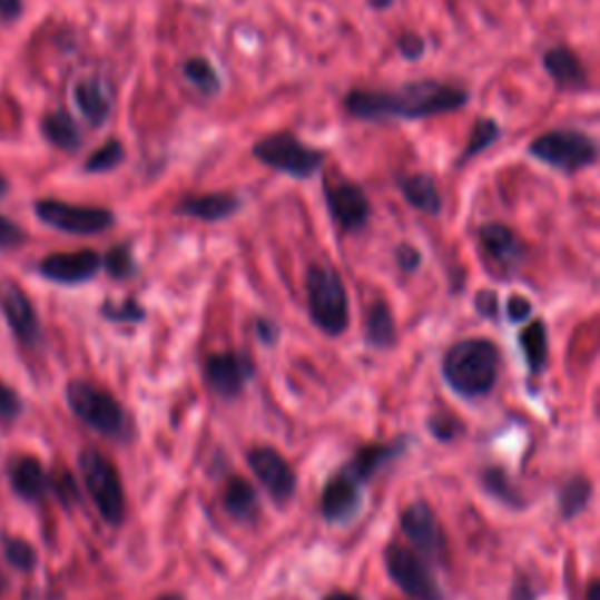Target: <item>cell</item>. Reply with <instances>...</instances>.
<instances>
[{"instance_id": "obj_11", "label": "cell", "mask_w": 600, "mask_h": 600, "mask_svg": "<svg viewBox=\"0 0 600 600\" xmlns=\"http://www.w3.org/2000/svg\"><path fill=\"white\" fill-rule=\"evenodd\" d=\"M402 530L411 544L434 561L446 559V540L434 517V511L425 502L411 504L402 514Z\"/></svg>"}, {"instance_id": "obj_3", "label": "cell", "mask_w": 600, "mask_h": 600, "mask_svg": "<svg viewBox=\"0 0 600 600\" xmlns=\"http://www.w3.org/2000/svg\"><path fill=\"white\" fill-rule=\"evenodd\" d=\"M307 313L326 336H341L350 324V298L341 275L331 265H309L305 275Z\"/></svg>"}, {"instance_id": "obj_21", "label": "cell", "mask_w": 600, "mask_h": 600, "mask_svg": "<svg viewBox=\"0 0 600 600\" xmlns=\"http://www.w3.org/2000/svg\"><path fill=\"white\" fill-rule=\"evenodd\" d=\"M406 203L427 216H436L441 212V195L430 174H404L396 179Z\"/></svg>"}, {"instance_id": "obj_19", "label": "cell", "mask_w": 600, "mask_h": 600, "mask_svg": "<svg viewBox=\"0 0 600 600\" xmlns=\"http://www.w3.org/2000/svg\"><path fill=\"white\" fill-rule=\"evenodd\" d=\"M242 203L233 193H209V195H190L184 203L176 205V214L190 216L197 220H207V224H216V220H228L239 212Z\"/></svg>"}, {"instance_id": "obj_1", "label": "cell", "mask_w": 600, "mask_h": 600, "mask_svg": "<svg viewBox=\"0 0 600 600\" xmlns=\"http://www.w3.org/2000/svg\"><path fill=\"white\" fill-rule=\"evenodd\" d=\"M470 95L455 85L439 80L406 82L399 90H352L345 97V110L352 118L368 122L422 120L453 114L464 108Z\"/></svg>"}, {"instance_id": "obj_29", "label": "cell", "mask_w": 600, "mask_h": 600, "mask_svg": "<svg viewBox=\"0 0 600 600\" xmlns=\"http://www.w3.org/2000/svg\"><path fill=\"white\" fill-rule=\"evenodd\" d=\"M125 163V146L118 139L106 141L101 148H97L85 163L87 174H106L114 171Z\"/></svg>"}, {"instance_id": "obj_25", "label": "cell", "mask_w": 600, "mask_h": 600, "mask_svg": "<svg viewBox=\"0 0 600 600\" xmlns=\"http://www.w3.org/2000/svg\"><path fill=\"white\" fill-rule=\"evenodd\" d=\"M224 504L228 509V514L237 521H252L258 514V498L249 481H244L239 476L230 479L226 485Z\"/></svg>"}, {"instance_id": "obj_43", "label": "cell", "mask_w": 600, "mask_h": 600, "mask_svg": "<svg viewBox=\"0 0 600 600\" xmlns=\"http://www.w3.org/2000/svg\"><path fill=\"white\" fill-rule=\"evenodd\" d=\"M587 600H600V582H593L587 591Z\"/></svg>"}, {"instance_id": "obj_2", "label": "cell", "mask_w": 600, "mask_h": 600, "mask_svg": "<svg viewBox=\"0 0 600 600\" xmlns=\"http://www.w3.org/2000/svg\"><path fill=\"white\" fill-rule=\"evenodd\" d=\"M500 350L485 338L455 343L443 357V377L460 396H483L495 387Z\"/></svg>"}, {"instance_id": "obj_40", "label": "cell", "mask_w": 600, "mask_h": 600, "mask_svg": "<svg viewBox=\"0 0 600 600\" xmlns=\"http://www.w3.org/2000/svg\"><path fill=\"white\" fill-rule=\"evenodd\" d=\"M530 313H532V305L523 296H511L506 301V315L511 322H525Z\"/></svg>"}, {"instance_id": "obj_38", "label": "cell", "mask_w": 600, "mask_h": 600, "mask_svg": "<svg viewBox=\"0 0 600 600\" xmlns=\"http://www.w3.org/2000/svg\"><path fill=\"white\" fill-rule=\"evenodd\" d=\"M254 331H256V336H258V341L263 345H275L277 338H279V326L268 317H258L254 322Z\"/></svg>"}, {"instance_id": "obj_32", "label": "cell", "mask_w": 600, "mask_h": 600, "mask_svg": "<svg viewBox=\"0 0 600 600\" xmlns=\"http://www.w3.org/2000/svg\"><path fill=\"white\" fill-rule=\"evenodd\" d=\"M104 268L114 279H129L137 275V263L129 247H114L104 256Z\"/></svg>"}, {"instance_id": "obj_15", "label": "cell", "mask_w": 600, "mask_h": 600, "mask_svg": "<svg viewBox=\"0 0 600 600\" xmlns=\"http://www.w3.org/2000/svg\"><path fill=\"white\" fill-rule=\"evenodd\" d=\"M479 239L488 258H491V263L504 277L514 275L521 268L525 252L514 230L504 224H485L479 230Z\"/></svg>"}, {"instance_id": "obj_20", "label": "cell", "mask_w": 600, "mask_h": 600, "mask_svg": "<svg viewBox=\"0 0 600 600\" xmlns=\"http://www.w3.org/2000/svg\"><path fill=\"white\" fill-rule=\"evenodd\" d=\"M542 63H544V71L549 73V78L555 82L559 90L574 92V90H582V87L587 85L584 63L572 50L563 46L547 50L542 57Z\"/></svg>"}, {"instance_id": "obj_22", "label": "cell", "mask_w": 600, "mask_h": 600, "mask_svg": "<svg viewBox=\"0 0 600 600\" xmlns=\"http://www.w3.org/2000/svg\"><path fill=\"white\" fill-rule=\"evenodd\" d=\"M40 129H42V137H46L59 150L73 153L82 144V131L78 122L66 114V110H50V114L42 116Z\"/></svg>"}, {"instance_id": "obj_8", "label": "cell", "mask_w": 600, "mask_h": 600, "mask_svg": "<svg viewBox=\"0 0 600 600\" xmlns=\"http://www.w3.org/2000/svg\"><path fill=\"white\" fill-rule=\"evenodd\" d=\"M36 216L42 224L69 235H99L116 226V214L101 207H80L66 205L59 199H40L36 203Z\"/></svg>"}, {"instance_id": "obj_16", "label": "cell", "mask_w": 600, "mask_h": 600, "mask_svg": "<svg viewBox=\"0 0 600 600\" xmlns=\"http://www.w3.org/2000/svg\"><path fill=\"white\" fill-rule=\"evenodd\" d=\"M360 483L362 481L354 476L347 466L345 472L333 476L322 493V514L328 521H347L350 517L357 514V509L362 504Z\"/></svg>"}, {"instance_id": "obj_24", "label": "cell", "mask_w": 600, "mask_h": 600, "mask_svg": "<svg viewBox=\"0 0 600 600\" xmlns=\"http://www.w3.org/2000/svg\"><path fill=\"white\" fill-rule=\"evenodd\" d=\"M364 333H366V343L371 347L385 350L392 347L396 341V326H394V317L392 309L387 303L377 301L368 307L366 313V324H364Z\"/></svg>"}, {"instance_id": "obj_47", "label": "cell", "mask_w": 600, "mask_h": 600, "mask_svg": "<svg viewBox=\"0 0 600 600\" xmlns=\"http://www.w3.org/2000/svg\"><path fill=\"white\" fill-rule=\"evenodd\" d=\"M155 600H184L179 596H163V598H155Z\"/></svg>"}, {"instance_id": "obj_26", "label": "cell", "mask_w": 600, "mask_h": 600, "mask_svg": "<svg viewBox=\"0 0 600 600\" xmlns=\"http://www.w3.org/2000/svg\"><path fill=\"white\" fill-rule=\"evenodd\" d=\"M521 350L525 354V362L532 373H540L547 364L549 341H547V326L544 322H532L521 331Z\"/></svg>"}, {"instance_id": "obj_9", "label": "cell", "mask_w": 600, "mask_h": 600, "mask_svg": "<svg viewBox=\"0 0 600 600\" xmlns=\"http://www.w3.org/2000/svg\"><path fill=\"white\" fill-rule=\"evenodd\" d=\"M385 565L396 587L413 600H443L434 574L411 549L402 544H390L385 551Z\"/></svg>"}, {"instance_id": "obj_6", "label": "cell", "mask_w": 600, "mask_h": 600, "mask_svg": "<svg viewBox=\"0 0 600 600\" xmlns=\"http://www.w3.org/2000/svg\"><path fill=\"white\" fill-rule=\"evenodd\" d=\"M252 153L260 165L294 176V179H309L324 165L322 150L301 144L294 135H286V131L263 137Z\"/></svg>"}, {"instance_id": "obj_4", "label": "cell", "mask_w": 600, "mask_h": 600, "mask_svg": "<svg viewBox=\"0 0 600 600\" xmlns=\"http://www.w3.org/2000/svg\"><path fill=\"white\" fill-rule=\"evenodd\" d=\"M66 402L87 427L97 430L110 439H125L129 434V422L122 406L106 390L92 383L73 381L66 387Z\"/></svg>"}, {"instance_id": "obj_33", "label": "cell", "mask_w": 600, "mask_h": 600, "mask_svg": "<svg viewBox=\"0 0 600 600\" xmlns=\"http://www.w3.org/2000/svg\"><path fill=\"white\" fill-rule=\"evenodd\" d=\"M3 551L6 559L10 565H14L17 570H33L36 565V551L29 542L19 540V538H6L3 540Z\"/></svg>"}, {"instance_id": "obj_5", "label": "cell", "mask_w": 600, "mask_h": 600, "mask_svg": "<svg viewBox=\"0 0 600 600\" xmlns=\"http://www.w3.org/2000/svg\"><path fill=\"white\" fill-rule=\"evenodd\" d=\"M528 153L553 169L580 171L598 160L600 148L580 129H551L532 141Z\"/></svg>"}, {"instance_id": "obj_34", "label": "cell", "mask_w": 600, "mask_h": 600, "mask_svg": "<svg viewBox=\"0 0 600 600\" xmlns=\"http://www.w3.org/2000/svg\"><path fill=\"white\" fill-rule=\"evenodd\" d=\"M27 242V233L14 220L0 216V249H14Z\"/></svg>"}, {"instance_id": "obj_27", "label": "cell", "mask_w": 600, "mask_h": 600, "mask_svg": "<svg viewBox=\"0 0 600 600\" xmlns=\"http://www.w3.org/2000/svg\"><path fill=\"white\" fill-rule=\"evenodd\" d=\"M184 78L195 87L197 92H203L205 97H214L220 90V78L214 69V63L205 57H190L184 61Z\"/></svg>"}, {"instance_id": "obj_46", "label": "cell", "mask_w": 600, "mask_h": 600, "mask_svg": "<svg viewBox=\"0 0 600 600\" xmlns=\"http://www.w3.org/2000/svg\"><path fill=\"white\" fill-rule=\"evenodd\" d=\"M8 193V181L3 179V176H0V197H3Z\"/></svg>"}, {"instance_id": "obj_37", "label": "cell", "mask_w": 600, "mask_h": 600, "mask_svg": "<svg viewBox=\"0 0 600 600\" xmlns=\"http://www.w3.org/2000/svg\"><path fill=\"white\" fill-rule=\"evenodd\" d=\"M396 48L406 59H420L425 55V40H422L417 33H404L396 40Z\"/></svg>"}, {"instance_id": "obj_23", "label": "cell", "mask_w": 600, "mask_h": 600, "mask_svg": "<svg viewBox=\"0 0 600 600\" xmlns=\"http://www.w3.org/2000/svg\"><path fill=\"white\" fill-rule=\"evenodd\" d=\"M10 476H12V485L14 491L27 498V500H38L48 493V476H46V470H42V464L36 460V458H19L12 470H10Z\"/></svg>"}, {"instance_id": "obj_12", "label": "cell", "mask_w": 600, "mask_h": 600, "mask_svg": "<svg viewBox=\"0 0 600 600\" xmlns=\"http://www.w3.org/2000/svg\"><path fill=\"white\" fill-rule=\"evenodd\" d=\"M326 205L345 233L362 230L371 218V203L357 184L338 181L326 186Z\"/></svg>"}, {"instance_id": "obj_30", "label": "cell", "mask_w": 600, "mask_h": 600, "mask_svg": "<svg viewBox=\"0 0 600 600\" xmlns=\"http://www.w3.org/2000/svg\"><path fill=\"white\" fill-rule=\"evenodd\" d=\"M591 495V485L587 479H572L563 485V493H561V514L565 519H572L574 514H580V511L584 509L587 500Z\"/></svg>"}, {"instance_id": "obj_28", "label": "cell", "mask_w": 600, "mask_h": 600, "mask_svg": "<svg viewBox=\"0 0 600 600\" xmlns=\"http://www.w3.org/2000/svg\"><path fill=\"white\" fill-rule=\"evenodd\" d=\"M498 139H500V125L493 118H479L474 129H472L470 139H466V146H464V150L460 155L458 165L470 163L472 158H476L479 153H483L485 148H491Z\"/></svg>"}, {"instance_id": "obj_31", "label": "cell", "mask_w": 600, "mask_h": 600, "mask_svg": "<svg viewBox=\"0 0 600 600\" xmlns=\"http://www.w3.org/2000/svg\"><path fill=\"white\" fill-rule=\"evenodd\" d=\"M99 309H101L104 319L116 322V324H137V322L146 319V309L137 301H131V298H127L122 303L106 301Z\"/></svg>"}, {"instance_id": "obj_41", "label": "cell", "mask_w": 600, "mask_h": 600, "mask_svg": "<svg viewBox=\"0 0 600 600\" xmlns=\"http://www.w3.org/2000/svg\"><path fill=\"white\" fill-rule=\"evenodd\" d=\"M485 485L491 488L493 493H498L502 500H511L509 491H504V488H509V483L504 481V476H502L500 472H488V474H485Z\"/></svg>"}, {"instance_id": "obj_18", "label": "cell", "mask_w": 600, "mask_h": 600, "mask_svg": "<svg viewBox=\"0 0 600 600\" xmlns=\"http://www.w3.org/2000/svg\"><path fill=\"white\" fill-rule=\"evenodd\" d=\"M73 104L90 127H101L114 110V90L104 78H80L73 87Z\"/></svg>"}, {"instance_id": "obj_13", "label": "cell", "mask_w": 600, "mask_h": 600, "mask_svg": "<svg viewBox=\"0 0 600 600\" xmlns=\"http://www.w3.org/2000/svg\"><path fill=\"white\" fill-rule=\"evenodd\" d=\"M104 268V258L92 252L82 249L73 254H52L38 263V273L57 284H80L92 279Z\"/></svg>"}, {"instance_id": "obj_44", "label": "cell", "mask_w": 600, "mask_h": 600, "mask_svg": "<svg viewBox=\"0 0 600 600\" xmlns=\"http://www.w3.org/2000/svg\"><path fill=\"white\" fill-rule=\"evenodd\" d=\"M324 600H360V598L352 596V593H331Z\"/></svg>"}, {"instance_id": "obj_42", "label": "cell", "mask_w": 600, "mask_h": 600, "mask_svg": "<svg viewBox=\"0 0 600 600\" xmlns=\"http://www.w3.org/2000/svg\"><path fill=\"white\" fill-rule=\"evenodd\" d=\"M24 8V0H0V17L3 19H17Z\"/></svg>"}, {"instance_id": "obj_39", "label": "cell", "mask_w": 600, "mask_h": 600, "mask_svg": "<svg viewBox=\"0 0 600 600\" xmlns=\"http://www.w3.org/2000/svg\"><path fill=\"white\" fill-rule=\"evenodd\" d=\"M476 307H479V313H481L483 317L495 319L498 313H500V298H498L495 292H488V288H485V292H481V294L476 296Z\"/></svg>"}, {"instance_id": "obj_7", "label": "cell", "mask_w": 600, "mask_h": 600, "mask_svg": "<svg viewBox=\"0 0 600 600\" xmlns=\"http://www.w3.org/2000/svg\"><path fill=\"white\" fill-rule=\"evenodd\" d=\"M80 472L99 514L108 523H120L125 517V493L114 462L99 451H85L80 455Z\"/></svg>"}, {"instance_id": "obj_45", "label": "cell", "mask_w": 600, "mask_h": 600, "mask_svg": "<svg viewBox=\"0 0 600 600\" xmlns=\"http://www.w3.org/2000/svg\"><path fill=\"white\" fill-rule=\"evenodd\" d=\"M371 6H373L375 10H385V8L392 6V0H371Z\"/></svg>"}, {"instance_id": "obj_35", "label": "cell", "mask_w": 600, "mask_h": 600, "mask_svg": "<svg viewBox=\"0 0 600 600\" xmlns=\"http://www.w3.org/2000/svg\"><path fill=\"white\" fill-rule=\"evenodd\" d=\"M394 260H396V268L402 273H415L420 268L422 263V256L420 252L413 247V244H399L396 252H394Z\"/></svg>"}, {"instance_id": "obj_36", "label": "cell", "mask_w": 600, "mask_h": 600, "mask_svg": "<svg viewBox=\"0 0 600 600\" xmlns=\"http://www.w3.org/2000/svg\"><path fill=\"white\" fill-rule=\"evenodd\" d=\"M21 413V399L14 390L0 383V422H10Z\"/></svg>"}, {"instance_id": "obj_14", "label": "cell", "mask_w": 600, "mask_h": 600, "mask_svg": "<svg viewBox=\"0 0 600 600\" xmlns=\"http://www.w3.org/2000/svg\"><path fill=\"white\" fill-rule=\"evenodd\" d=\"M249 464L258 481L268 488V493L277 502H286L296 493V474L277 451L273 449H256L249 453Z\"/></svg>"}, {"instance_id": "obj_10", "label": "cell", "mask_w": 600, "mask_h": 600, "mask_svg": "<svg viewBox=\"0 0 600 600\" xmlns=\"http://www.w3.org/2000/svg\"><path fill=\"white\" fill-rule=\"evenodd\" d=\"M254 375V364L249 357H244L239 352H224V354H212L205 364V377L207 385L212 387L214 394L233 399L237 396Z\"/></svg>"}, {"instance_id": "obj_17", "label": "cell", "mask_w": 600, "mask_h": 600, "mask_svg": "<svg viewBox=\"0 0 600 600\" xmlns=\"http://www.w3.org/2000/svg\"><path fill=\"white\" fill-rule=\"evenodd\" d=\"M3 315L19 343H24L27 347H36L40 343L42 333H40V322L33 309V303L14 284L6 286V292H3Z\"/></svg>"}]
</instances>
